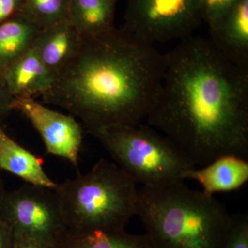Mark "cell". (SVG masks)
I'll return each mask as SVG.
<instances>
[{"instance_id": "52a82bcc", "label": "cell", "mask_w": 248, "mask_h": 248, "mask_svg": "<svg viewBox=\"0 0 248 248\" xmlns=\"http://www.w3.org/2000/svg\"><path fill=\"white\" fill-rule=\"evenodd\" d=\"M202 21L198 0H127L122 28L154 45L190 37Z\"/></svg>"}, {"instance_id": "7a4b0ae2", "label": "cell", "mask_w": 248, "mask_h": 248, "mask_svg": "<svg viewBox=\"0 0 248 248\" xmlns=\"http://www.w3.org/2000/svg\"><path fill=\"white\" fill-rule=\"evenodd\" d=\"M166 55L122 28L84 37L78 55L41 96L66 109L89 132L146 120L161 91Z\"/></svg>"}, {"instance_id": "6da1fadb", "label": "cell", "mask_w": 248, "mask_h": 248, "mask_svg": "<svg viewBox=\"0 0 248 248\" xmlns=\"http://www.w3.org/2000/svg\"><path fill=\"white\" fill-rule=\"evenodd\" d=\"M166 55L161 91L147 116L192 164L234 155L248 159V68L210 39L186 37Z\"/></svg>"}, {"instance_id": "4fadbf2b", "label": "cell", "mask_w": 248, "mask_h": 248, "mask_svg": "<svg viewBox=\"0 0 248 248\" xmlns=\"http://www.w3.org/2000/svg\"><path fill=\"white\" fill-rule=\"evenodd\" d=\"M0 170L20 178L27 184L55 189L43 168V159L32 154L0 128Z\"/></svg>"}, {"instance_id": "8992f818", "label": "cell", "mask_w": 248, "mask_h": 248, "mask_svg": "<svg viewBox=\"0 0 248 248\" xmlns=\"http://www.w3.org/2000/svg\"><path fill=\"white\" fill-rule=\"evenodd\" d=\"M0 215L14 235L25 234L58 246L68 230L54 189L27 184L6 192L0 201Z\"/></svg>"}, {"instance_id": "d6986e66", "label": "cell", "mask_w": 248, "mask_h": 248, "mask_svg": "<svg viewBox=\"0 0 248 248\" xmlns=\"http://www.w3.org/2000/svg\"><path fill=\"white\" fill-rule=\"evenodd\" d=\"M239 0H198L202 20L210 28L219 21Z\"/></svg>"}, {"instance_id": "3957f363", "label": "cell", "mask_w": 248, "mask_h": 248, "mask_svg": "<svg viewBox=\"0 0 248 248\" xmlns=\"http://www.w3.org/2000/svg\"><path fill=\"white\" fill-rule=\"evenodd\" d=\"M137 216L156 248H221L232 215L184 182L138 190Z\"/></svg>"}, {"instance_id": "30bf717a", "label": "cell", "mask_w": 248, "mask_h": 248, "mask_svg": "<svg viewBox=\"0 0 248 248\" xmlns=\"http://www.w3.org/2000/svg\"><path fill=\"white\" fill-rule=\"evenodd\" d=\"M83 41L84 37L66 19L42 29L33 48L57 78L78 55Z\"/></svg>"}, {"instance_id": "cb8c5ba5", "label": "cell", "mask_w": 248, "mask_h": 248, "mask_svg": "<svg viewBox=\"0 0 248 248\" xmlns=\"http://www.w3.org/2000/svg\"><path fill=\"white\" fill-rule=\"evenodd\" d=\"M6 192L4 180H3L2 177H1V170H0V201L3 198Z\"/></svg>"}, {"instance_id": "ba28073f", "label": "cell", "mask_w": 248, "mask_h": 248, "mask_svg": "<svg viewBox=\"0 0 248 248\" xmlns=\"http://www.w3.org/2000/svg\"><path fill=\"white\" fill-rule=\"evenodd\" d=\"M13 109L30 121L48 154L63 158L78 167L83 130L74 117L51 110L34 98L15 99Z\"/></svg>"}, {"instance_id": "ffe728a7", "label": "cell", "mask_w": 248, "mask_h": 248, "mask_svg": "<svg viewBox=\"0 0 248 248\" xmlns=\"http://www.w3.org/2000/svg\"><path fill=\"white\" fill-rule=\"evenodd\" d=\"M15 98L8 91L4 79L0 76V128H2L3 124L14 110L13 104Z\"/></svg>"}, {"instance_id": "d4e9b609", "label": "cell", "mask_w": 248, "mask_h": 248, "mask_svg": "<svg viewBox=\"0 0 248 248\" xmlns=\"http://www.w3.org/2000/svg\"><path fill=\"white\" fill-rule=\"evenodd\" d=\"M117 1H118V0H117Z\"/></svg>"}, {"instance_id": "7c38bea8", "label": "cell", "mask_w": 248, "mask_h": 248, "mask_svg": "<svg viewBox=\"0 0 248 248\" xmlns=\"http://www.w3.org/2000/svg\"><path fill=\"white\" fill-rule=\"evenodd\" d=\"M184 178L198 182L204 193L209 195L237 190L248 181V161L234 155H225L201 169L190 170Z\"/></svg>"}, {"instance_id": "8fae6325", "label": "cell", "mask_w": 248, "mask_h": 248, "mask_svg": "<svg viewBox=\"0 0 248 248\" xmlns=\"http://www.w3.org/2000/svg\"><path fill=\"white\" fill-rule=\"evenodd\" d=\"M3 79L15 99H35L51 89L56 78L32 48L6 70Z\"/></svg>"}, {"instance_id": "277c9868", "label": "cell", "mask_w": 248, "mask_h": 248, "mask_svg": "<svg viewBox=\"0 0 248 248\" xmlns=\"http://www.w3.org/2000/svg\"><path fill=\"white\" fill-rule=\"evenodd\" d=\"M137 185L115 163L101 159L89 172L58 184L54 190L68 229L121 231L137 216Z\"/></svg>"}, {"instance_id": "2e32d148", "label": "cell", "mask_w": 248, "mask_h": 248, "mask_svg": "<svg viewBox=\"0 0 248 248\" xmlns=\"http://www.w3.org/2000/svg\"><path fill=\"white\" fill-rule=\"evenodd\" d=\"M58 248H156L148 234L121 231L67 230Z\"/></svg>"}, {"instance_id": "9c48e42d", "label": "cell", "mask_w": 248, "mask_h": 248, "mask_svg": "<svg viewBox=\"0 0 248 248\" xmlns=\"http://www.w3.org/2000/svg\"><path fill=\"white\" fill-rule=\"evenodd\" d=\"M209 30L210 40L223 56L248 68V0H239Z\"/></svg>"}, {"instance_id": "9a60e30c", "label": "cell", "mask_w": 248, "mask_h": 248, "mask_svg": "<svg viewBox=\"0 0 248 248\" xmlns=\"http://www.w3.org/2000/svg\"><path fill=\"white\" fill-rule=\"evenodd\" d=\"M117 0H70V22L83 37H96L115 29Z\"/></svg>"}, {"instance_id": "603a6c76", "label": "cell", "mask_w": 248, "mask_h": 248, "mask_svg": "<svg viewBox=\"0 0 248 248\" xmlns=\"http://www.w3.org/2000/svg\"><path fill=\"white\" fill-rule=\"evenodd\" d=\"M14 231L0 215V248H13Z\"/></svg>"}, {"instance_id": "5b68a950", "label": "cell", "mask_w": 248, "mask_h": 248, "mask_svg": "<svg viewBox=\"0 0 248 248\" xmlns=\"http://www.w3.org/2000/svg\"><path fill=\"white\" fill-rule=\"evenodd\" d=\"M137 184L146 187L184 182L195 164L166 138L141 125H107L89 132Z\"/></svg>"}, {"instance_id": "e0dca14e", "label": "cell", "mask_w": 248, "mask_h": 248, "mask_svg": "<svg viewBox=\"0 0 248 248\" xmlns=\"http://www.w3.org/2000/svg\"><path fill=\"white\" fill-rule=\"evenodd\" d=\"M70 0H25L22 14L42 29L69 18Z\"/></svg>"}, {"instance_id": "44dd1931", "label": "cell", "mask_w": 248, "mask_h": 248, "mask_svg": "<svg viewBox=\"0 0 248 248\" xmlns=\"http://www.w3.org/2000/svg\"><path fill=\"white\" fill-rule=\"evenodd\" d=\"M25 0H0V24L22 11Z\"/></svg>"}, {"instance_id": "7402d4cb", "label": "cell", "mask_w": 248, "mask_h": 248, "mask_svg": "<svg viewBox=\"0 0 248 248\" xmlns=\"http://www.w3.org/2000/svg\"><path fill=\"white\" fill-rule=\"evenodd\" d=\"M13 248H58L45 241L35 239L25 234L14 235Z\"/></svg>"}, {"instance_id": "5bb4252c", "label": "cell", "mask_w": 248, "mask_h": 248, "mask_svg": "<svg viewBox=\"0 0 248 248\" xmlns=\"http://www.w3.org/2000/svg\"><path fill=\"white\" fill-rule=\"evenodd\" d=\"M42 29L22 13L0 24V76L33 48Z\"/></svg>"}, {"instance_id": "ac0fdd59", "label": "cell", "mask_w": 248, "mask_h": 248, "mask_svg": "<svg viewBox=\"0 0 248 248\" xmlns=\"http://www.w3.org/2000/svg\"><path fill=\"white\" fill-rule=\"evenodd\" d=\"M221 248H248L247 215H232L231 227Z\"/></svg>"}]
</instances>
